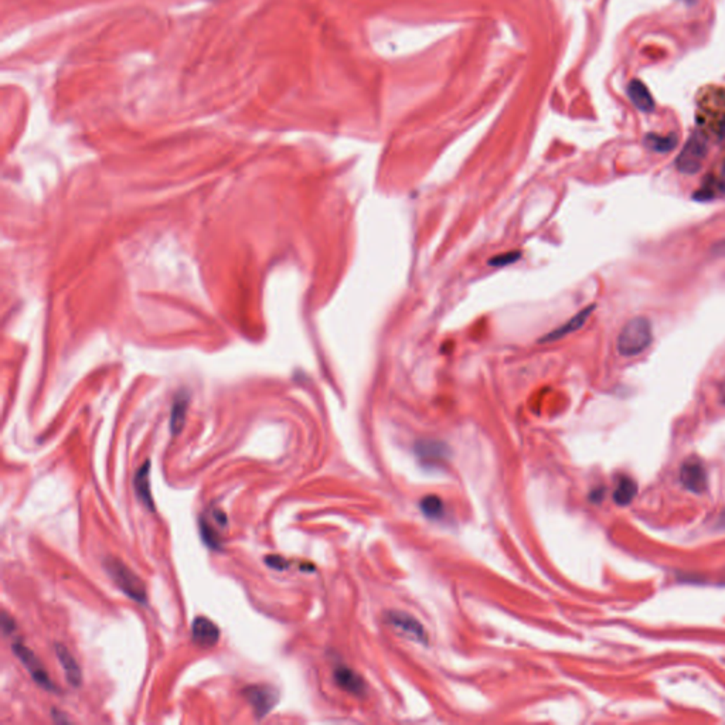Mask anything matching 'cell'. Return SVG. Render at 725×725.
Returning a JSON list of instances; mask_svg holds the SVG:
<instances>
[{"mask_svg": "<svg viewBox=\"0 0 725 725\" xmlns=\"http://www.w3.org/2000/svg\"><path fill=\"white\" fill-rule=\"evenodd\" d=\"M335 680L336 683L346 691L353 694H361L364 691V683L360 680V677L352 672L349 667L340 666L335 670Z\"/></svg>", "mask_w": 725, "mask_h": 725, "instance_id": "7c38bea8", "label": "cell"}, {"mask_svg": "<svg viewBox=\"0 0 725 725\" xmlns=\"http://www.w3.org/2000/svg\"><path fill=\"white\" fill-rule=\"evenodd\" d=\"M707 153H708L707 136L701 131H695L690 136V139L684 145L681 153L676 159L677 170L684 174L698 173L702 167Z\"/></svg>", "mask_w": 725, "mask_h": 725, "instance_id": "3957f363", "label": "cell"}, {"mask_svg": "<svg viewBox=\"0 0 725 725\" xmlns=\"http://www.w3.org/2000/svg\"><path fill=\"white\" fill-rule=\"evenodd\" d=\"M214 517H216V520H217L222 526H226V525H227V523H226V522H227V517H226L222 511H216V513H214Z\"/></svg>", "mask_w": 725, "mask_h": 725, "instance_id": "cb8c5ba5", "label": "cell"}, {"mask_svg": "<svg viewBox=\"0 0 725 725\" xmlns=\"http://www.w3.org/2000/svg\"><path fill=\"white\" fill-rule=\"evenodd\" d=\"M636 492H638L636 483L629 477H622L616 485V489L613 492V500L619 506H627L635 499Z\"/></svg>", "mask_w": 725, "mask_h": 725, "instance_id": "5bb4252c", "label": "cell"}, {"mask_svg": "<svg viewBox=\"0 0 725 725\" xmlns=\"http://www.w3.org/2000/svg\"><path fill=\"white\" fill-rule=\"evenodd\" d=\"M265 564L274 570H278V571H282V570H286L289 563L283 558V557H279V556H268L265 558Z\"/></svg>", "mask_w": 725, "mask_h": 725, "instance_id": "44dd1931", "label": "cell"}, {"mask_svg": "<svg viewBox=\"0 0 725 725\" xmlns=\"http://www.w3.org/2000/svg\"><path fill=\"white\" fill-rule=\"evenodd\" d=\"M56 655L64 669L67 681L74 687H79L82 681V673L71 652L63 645H56Z\"/></svg>", "mask_w": 725, "mask_h": 725, "instance_id": "30bf717a", "label": "cell"}, {"mask_svg": "<svg viewBox=\"0 0 725 725\" xmlns=\"http://www.w3.org/2000/svg\"><path fill=\"white\" fill-rule=\"evenodd\" d=\"M135 492L138 499L149 508L153 510V497L150 490V461H146L135 475Z\"/></svg>", "mask_w": 725, "mask_h": 725, "instance_id": "8fae6325", "label": "cell"}, {"mask_svg": "<svg viewBox=\"0 0 725 725\" xmlns=\"http://www.w3.org/2000/svg\"><path fill=\"white\" fill-rule=\"evenodd\" d=\"M105 565L107 572L111 575V578L115 581V584L134 601L136 602H146V588L143 581L122 561L110 557L103 563Z\"/></svg>", "mask_w": 725, "mask_h": 725, "instance_id": "7a4b0ae2", "label": "cell"}, {"mask_svg": "<svg viewBox=\"0 0 725 725\" xmlns=\"http://www.w3.org/2000/svg\"><path fill=\"white\" fill-rule=\"evenodd\" d=\"M683 486L694 493H701L707 487V473L702 463L697 458L687 459L680 470Z\"/></svg>", "mask_w": 725, "mask_h": 725, "instance_id": "ba28073f", "label": "cell"}, {"mask_svg": "<svg viewBox=\"0 0 725 725\" xmlns=\"http://www.w3.org/2000/svg\"><path fill=\"white\" fill-rule=\"evenodd\" d=\"M421 510L431 519H440L444 514V503L438 496H427L421 501Z\"/></svg>", "mask_w": 725, "mask_h": 725, "instance_id": "ac0fdd59", "label": "cell"}, {"mask_svg": "<svg viewBox=\"0 0 725 725\" xmlns=\"http://www.w3.org/2000/svg\"><path fill=\"white\" fill-rule=\"evenodd\" d=\"M447 452H448L447 447L437 441H423L417 447V454L420 456H423L424 459H430V458L441 459V458L447 456Z\"/></svg>", "mask_w": 725, "mask_h": 725, "instance_id": "2e32d148", "label": "cell"}, {"mask_svg": "<svg viewBox=\"0 0 725 725\" xmlns=\"http://www.w3.org/2000/svg\"><path fill=\"white\" fill-rule=\"evenodd\" d=\"M717 181H718V187H719V191L721 193H725V159L722 160V165L719 167V174L717 177Z\"/></svg>", "mask_w": 725, "mask_h": 725, "instance_id": "603a6c76", "label": "cell"}, {"mask_svg": "<svg viewBox=\"0 0 725 725\" xmlns=\"http://www.w3.org/2000/svg\"><path fill=\"white\" fill-rule=\"evenodd\" d=\"M191 639L201 648H213L219 643L220 629L209 617L198 616L193 620Z\"/></svg>", "mask_w": 725, "mask_h": 725, "instance_id": "52a82bcc", "label": "cell"}, {"mask_svg": "<svg viewBox=\"0 0 725 725\" xmlns=\"http://www.w3.org/2000/svg\"><path fill=\"white\" fill-rule=\"evenodd\" d=\"M645 143L649 149L657 152V153H667L672 152L677 146V136L669 135V136H657V135H648L645 139Z\"/></svg>", "mask_w": 725, "mask_h": 725, "instance_id": "9a60e30c", "label": "cell"}, {"mask_svg": "<svg viewBox=\"0 0 725 725\" xmlns=\"http://www.w3.org/2000/svg\"><path fill=\"white\" fill-rule=\"evenodd\" d=\"M200 532H201V537L204 540V543L212 547V548H220V539L217 536V533L214 532V529L207 523L205 520H201L200 523Z\"/></svg>", "mask_w": 725, "mask_h": 725, "instance_id": "ffe728a7", "label": "cell"}, {"mask_svg": "<svg viewBox=\"0 0 725 725\" xmlns=\"http://www.w3.org/2000/svg\"><path fill=\"white\" fill-rule=\"evenodd\" d=\"M186 409H187V399H186V398H179V399L174 402V405H173V411H172L170 428H172L173 435L179 434V432L183 430L184 418H186Z\"/></svg>", "mask_w": 725, "mask_h": 725, "instance_id": "e0dca14e", "label": "cell"}, {"mask_svg": "<svg viewBox=\"0 0 725 725\" xmlns=\"http://www.w3.org/2000/svg\"><path fill=\"white\" fill-rule=\"evenodd\" d=\"M387 622L391 627H394L395 629H398L399 632H402L406 638L416 641L418 643L425 645L428 641L427 631L424 629V627L418 622L416 617L405 613V612H388Z\"/></svg>", "mask_w": 725, "mask_h": 725, "instance_id": "8992f818", "label": "cell"}, {"mask_svg": "<svg viewBox=\"0 0 725 725\" xmlns=\"http://www.w3.org/2000/svg\"><path fill=\"white\" fill-rule=\"evenodd\" d=\"M595 307H596V304H589V306H586L585 309L579 310V312H578L575 316H572L571 319H568L563 326H560V328H557V329L551 331L550 333L544 335V336L540 339V343H550V342H556V340H560V339H563V338H565V336H568V335H571V333H574V332L579 331V329L586 323V321H588V319H589V316L592 315V312L595 310Z\"/></svg>", "mask_w": 725, "mask_h": 725, "instance_id": "9c48e42d", "label": "cell"}, {"mask_svg": "<svg viewBox=\"0 0 725 725\" xmlns=\"http://www.w3.org/2000/svg\"><path fill=\"white\" fill-rule=\"evenodd\" d=\"M2 628H4V632L6 635H11L16 629V625L13 622V619L6 612L2 613Z\"/></svg>", "mask_w": 725, "mask_h": 725, "instance_id": "7402d4cb", "label": "cell"}, {"mask_svg": "<svg viewBox=\"0 0 725 725\" xmlns=\"http://www.w3.org/2000/svg\"><path fill=\"white\" fill-rule=\"evenodd\" d=\"M628 92H629L632 102L641 111L652 113L655 110V102H653L649 91L646 89V86L642 82H639V81L631 82Z\"/></svg>", "mask_w": 725, "mask_h": 725, "instance_id": "4fadbf2b", "label": "cell"}, {"mask_svg": "<svg viewBox=\"0 0 725 725\" xmlns=\"http://www.w3.org/2000/svg\"><path fill=\"white\" fill-rule=\"evenodd\" d=\"M522 257V252L520 251H508V252H504V254H499L493 258L489 259V265L490 267H494V268H501V267H508L511 264H514L515 261H519Z\"/></svg>", "mask_w": 725, "mask_h": 725, "instance_id": "d6986e66", "label": "cell"}, {"mask_svg": "<svg viewBox=\"0 0 725 725\" xmlns=\"http://www.w3.org/2000/svg\"><path fill=\"white\" fill-rule=\"evenodd\" d=\"M653 342L652 323L645 316H635L627 322L617 336V352L624 357L642 354Z\"/></svg>", "mask_w": 725, "mask_h": 725, "instance_id": "6da1fadb", "label": "cell"}, {"mask_svg": "<svg viewBox=\"0 0 725 725\" xmlns=\"http://www.w3.org/2000/svg\"><path fill=\"white\" fill-rule=\"evenodd\" d=\"M244 697L252 705L258 718L265 717L278 702L279 694L278 691L267 684H255L245 687L243 690Z\"/></svg>", "mask_w": 725, "mask_h": 725, "instance_id": "277c9868", "label": "cell"}, {"mask_svg": "<svg viewBox=\"0 0 725 725\" xmlns=\"http://www.w3.org/2000/svg\"><path fill=\"white\" fill-rule=\"evenodd\" d=\"M13 652L19 657L22 665L27 669V672L30 673L32 679L39 686H41L46 690H56L54 684L50 680V676H49L47 670L44 669L41 662L37 659V656L29 648H26L25 645H20V643H15L13 645Z\"/></svg>", "mask_w": 725, "mask_h": 725, "instance_id": "5b68a950", "label": "cell"}]
</instances>
